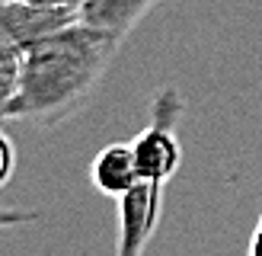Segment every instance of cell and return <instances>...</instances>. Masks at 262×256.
Masks as SVG:
<instances>
[{
	"label": "cell",
	"mask_w": 262,
	"mask_h": 256,
	"mask_svg": "<svg viewBox=\"0 0 262 256\" xmlns=\"http://www.w3.org/2000/svg\"><path fill=\"white\" fill-rule=\"evenodd\" d=\"M125 38L77 19L23 51L7 119L58 125L86 102Z\"/></svg>",
	"instance_id": "obj_1"
},
{
	"label": "cell",
	"mask_w": 262,
	"mask_h": 256,
	"mask_svg": "<svg viewBox=\"0 0 262 256\" xmlns=\"http://www.w3.org/2000/svg\"><path fill=\"white\" fill-rule=\"evenodd\" d=\"M179 115H182V96L173 87H160L150 99L147 128H141L138 138L131 141L135 160H138V173L147 183L166 186L179 170V163H182V144H179V135H176Z\"/></svg>",
	"instance_id": "obj_2"
},
{
	"label": "cell",
	"mask_w": 262,
	"mask_h": 256,
	"mask_svg": "<svg viewBox=\"0 0 262 256\" xmlns=\"http://www.w3.org/2000/svg\"><path fill=\"white\" fill-rule=\"evenodd\" d=\"M115 202H119L115 205V253L141 256L157 230V221H160L163 186L141 179Z\"/></svg>",
	"instance_id": "obj_3"
},
{
	"label": "cell",
	"mask_w": 262,
	"mask_h": 256,
	"mask_svg": "<svg viewBox=\"0 0 262 256\" xmlns=\"http://www.w3.org/2000/svg\"><path fill=\"white\" fill-rule=\"evenodd\" d=\"M77 19H80V7H45L29 4V0H4L0 4V26L19 51L61 32L64 26Z\"/></svg>",
	"instance_id": "obj_4"
},
{
	"label": "cell",
	"mask_w": 262,
	"mask_h": 256,
	"mask_svg": "<svg viewBox=\"0 0 262 256\" xmlns=\"http://www.w3.org/2000/svg\"><path fill=\"white\" fill-rule=\"evenodd\" d=\"M90 183H93L96 192L112 196V199L125 196L135 183H141L131 141L128 144L125 141H115V144H106L102 151H96L93 163H90Z\"/></svg>",
	"instance_id": "obj_5"
},
{
	"label": "cell",
	"mask_w": 262,
	"mask_h": 256,
	"mask_svg": "<svg viewBox=\"0 0 262 256\" xmlns=\"http://www.w3.org/2000/svg\"><path fill=\"white\" fill-rule=\"evenodd\" d=\"M160 0H83L80 19L125 38Z\"/></svg>",
	"instance_id": "obj_6"
},
{
	"label": "cell",
	"mask_w": 262,
	"mask_h": 256,
	"mask_svg": "<svg viewBox=\"0 0 262 256\" xmlns=\"http://www.w3.org/2000/svg\"><path fill=\"white\" fill-rule=\"evenodd\" d=\"M19 64H23V51L13 45V38L4 32V26H0V122H4L7 106H10L13 93H16Z\"/></svg>",
	"instance_id": "obj_7"
},
{
	"label": "cell",
	"mask_w": 262,
	"mask_h": 256,
	"mask_svg": "<svg viewBox=\"0 0 262 256\" xmlns=\"http://www.w3.org/2000/svg\"><path fill=\"white\" fill-rule=\"evenodd\" d=\"M16 163H19V157H16V144H13L10 135L0 128V189L10 186L13 173H16Z\"/></svg>",
	"instance_id": "obj_8"
},
{
	"label": "cell",
	"mask_w": 262,
	"mask_h": 256,
	"mask_svg": "<svg viewBox=\"0 0 262 256\" xmlns=\"http://www.w3.org/2000/svg\"><path fill=\"white\" fill-rule=\"evenodd\" d=\"M32 221H38V211H19V208H7V205H0V230L19 227V224H32Z\"/></svg>",
	"instance_id": "obj_9"
},
{
	"label": "cell",
	"mask_w": 262,
	"mask_h": 256,
	"mask_svg": "<svg viewBox=\"0 0 262 256\" xmlns=\"http://www.w3.org/2000/svg\"><path fill=\"white\" fill-rule=\"evenodd\" d=\"M246 253H250V256H262V215L256 221V230H253V240H250V247H246Z\"/></svg>",
	"instance_id": "obj_10"
},
{
	"label": "cell",
	"mask_w": 262,
	"mask_h": 256,
	"mask_svg": "<svg viewBox=\"0 0 262 256\" xmlns=\"http://www.w3.org/2000/svg\"><path fill=\"white\" fill-rule=\"evenodd\" d=\"M29 4H45V7H83V0H29Z\"/></svg>",
	"instance_id": "obj_11"
},
{
	"label": "cell",
	"mask_w": 262,
	"mask_h": 256,
	"mask_svg": "<svg viewBox=\"0 0 262 256\" xmlns=\"http://www.w3.org/2000/svg\"><path fill=\"white\" fill-rule=\"evenodd\" d=\"M0 4H4V0H0Z\"/></svg>",
	"instance_id": "obj_12"
}]
</instances>
